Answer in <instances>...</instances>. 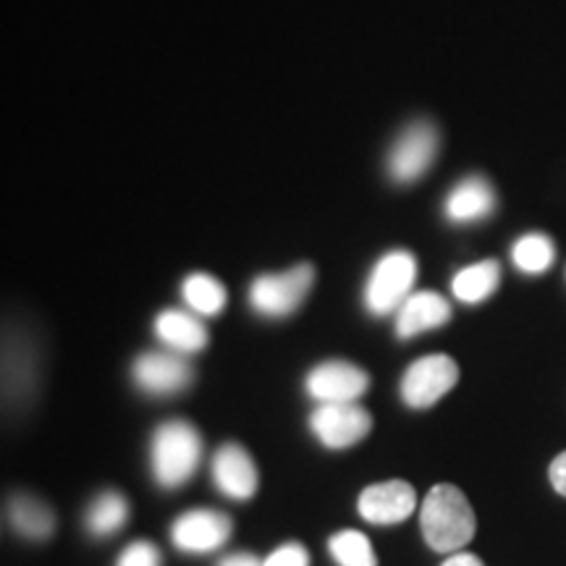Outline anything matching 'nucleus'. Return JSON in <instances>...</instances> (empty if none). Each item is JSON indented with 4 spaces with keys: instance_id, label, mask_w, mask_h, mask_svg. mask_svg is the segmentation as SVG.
Returning a JSON list of instances; mask_svg holds the SVG:
<instances>
[{
    "instance_id": "obj_7",
    "label": "nucleus",
    "mask_w": 566,
    "mask_h": 566,
    "mask_svg": "<svg viewBox=\"0 0 566 566\" xmlns=\"http://www.w3.org/2000/svg\"><path fill=\"white\" fill-rule=\"evenodd\" d=\"M438 153V132L430 122H417L401 132L388 155V174L394 181L412 184L428 174Z\"/></svg>"
},
{
    "instance_id": "obj_8",
    "label": "nucleus",
    "mask_w": 566,
    "mask_h": 566,
    "mask_svg": "<svg viewBox=\"0 0 566 566\" xmlns=\"http://www.w3.org/2000/svg\"><path fill=\"white\" fill-rule=\"evenodd\" d=\"M304 388L321 405H352L370 388V375L344 359H328L310 370Z\"/></svg>"
},
{
    "instance_id": "obj_9",
    "label": "nucleus",
    "mask_w": 566,
    "mask_h": 566,
    "mask_svg": "<svg viewBox=\"0 0 566 566\" xmlns=\"http://www.w3.org/2000/svg\"><path fill=\"white\" fill-rule=\"evenodd\" d=\"M134 384L150 396H174L192 386V365L179 352H147L132 367Z\"/></svg>"
},
{
    "instance_id": "obj_10",
    "label": "nucleus",
    "mask_w": 566,
    "mask_h": 566,
    "mask_svg": "<svg viewBox=\"0 0 566 566\" xmlns=\"http://www.w3.org/2000/svg\"><path fill=\"white\" fill-rule=\"evenodd\" d=\"M231 530V516L212 512V509H192L174 522L171 541L187 554H210L229 541Z\"/></svg>"
},
{
    "instance_id": "obj_16",
    "label": "nucleus",
    "mask_w": 566,
    "mask_h": 566,
    "mask_svg": "<svg viewBox=\"0 0 566 566\" xmlns=\"http://www.w3.org/2000/svg\"><path fill=\"white\" fill-rule=\"evenodd\" d=\"M501 283V265L499 260H483V263L467 265L451 281V292L459 302L478 304L485 302L488 296L495 294Z\"/></svg>"
},
{
    "instance_id": "obj_22",
    "label": "nucleus",
    "mask_w": 566,
    "mask_h": 566,
    "mask_svg": "<svg viewBox=\"0 0 566 566\" xmlns=\"http://www.w3.org/2000/svg\"><path fill=\"white\" fill-rule=\"evenodd\" d=\"M160 564H163L160 551L147 541H137L132 543V546H126L116 562V566H160Z\"/></svg>"
},
{
    "instance_id": "obj_19",
    "label": "nucleus",
    "mask_w": 566,
    "mask_h": 566,
    "mask_svg": "<svg viewBox=\"0 0 566 566\" xmlns=\"http://www.w3.org/2000/svg\"><path fill=\"white\" fill-rule=\"evenodd\" d=\"M181 296L197 315H218L226 307V286L210 273H192L181 283Z\"/></svg>"
},
{
    "instance_id": "obj_13",
    "label": "nucleus",
    "mask_w": 566,
    "mask_h": 566,
    "mask_svg": "<svg viewBox=\"0 0 566 566\" xmlns=\"http://www.w3.org/2000/svg\"><path fill=\"white\" fill-rule=\"evenodd\" d=\"M451 321V304L438 292H415L396 313L399 338L420 336L424 331L441 328Z\"/></svg>"
},
{
    "instance_id": "obj_17",
    "label": "nucleus",
    "mask_w": 566,
    "mask_h": 566,
    "mask_svg": "<svg viewBox=\"0 0 566 566\" xmlns=\"http://www.w3.org/2000/svg\"><path fill=\"white\" fill-rule=\"evenodd\" d=\"M9 520L13 530L27 541H45L55 530V514L34 495H13Z\"/></svg>"
},
{
    "instance_id": "obj_15",
    "label": "nucleus",
    "mask_w": 566,
    "mask_h": 566,
    "mask_svg": "<svg viewBox=\"0 0 566 566\" xmlns=\"http://www.w3.org/2000/svg\"><path fill=\"white\" fill-rule=\"evenodd\" d=\"M155 334L168 349L179 354H197L208 346V328L200 323V317L181 313V310H163L155 317Z\"/></svg>"
},
{
    "instance_id": "obj_6",
    "label": "nucleus",
    "mask_w": 566,
    "mask_h": 566,
    "mask_svg": "<svg viewBox=\"0 0 566 566\" xmlns=\"http://www.w3.org/2000/svg\"><path fill=\"white\" fill-rule=\"evenodd\" d=\"M310 430L325 449H349L370 436L373 415L367 409L352 405H321L310 415Z\"/></svg>"
},
{
    "instance_id": "obj_12",
    "label": "nucleus",
    "mask_w": 566,
    "mask_h": 566,
    "mask_svg": "<svg viewBox=\"0 0 566 566\" xmlns=\"http://www.w3.org/2000/svg\"><path fill=\"white\" fill-rule=\"evenodd\" d=\"M212 480L223 495L233 501H250L258 493L260 475L250 451L239 443H223L212 457Z\"/></svg>"
},
{
    "instance_id": "obj_23",
    "label": "nucleus",
    "mask_w": 566,
    "mask_h": 566,
    "mask_svg": "<svg viewBox=\"0 0 566 566\" xmlns=\"http://www.w3.org/2000/svg\"><path fill=\"white\" fill-rule=\"evenodd\" d=\"M263 566H310V554L300 543H286V546L275 548Z\"/></svg>"
},
{
    "instance_id": "obj_21",
    "label": "nucleus",
    "mask_w": 566,
    "mask_h": 566,
    "mask_svg": "<svg viewBox=\"0 0 566 566\" xmlns=\"http://www.w3.org/2000/svg\"><path fill=\"white\" fill-rule=\"evenodd\" d=\"M331 556L338 566H378L370 537L359 530H342L328 541Z\"/></svg>"
},
{
    "instance_id": "obj_20",
    "label": "nucleus",
    "mask_w": 566,
    "mask_h": 566,
    "mask_svg": "<svg viewBox=\"0 0 566 566\" xmlns=\"http://www.w3.org/2000/svg\"><path fill=\"white\" fill-rule=\"evenodd\" d=\"M554 258H556V247L546 233H525V237L516 239V244L512 247L514 265L527 275L546 273L548 268L554 265Z\"/></svg>"
},
{
    "instance_id": "obj_24",
    "label": "nucleus",
    "mask_w": 566,
    "mask_h": 566,
    "mask_svg": "<svg viewBox=\"0 0 566 566\" xmlns=\"http://www.w3.org/2000/svg\"><path fill=\"white\" fill-rule=\"evenodd\" d=\"M548 475H551V485H554V491L562 493L566 499V451L551 462Z\"/></svg>"
},
{
    "instance_id": "obj_26",
    "label": "nucleus",
    "mask_w": 566,
    "mask_h": 566,
    "mask_svg": "<svg viewBox=\"0 0 566 566\" xmlns=\"http://www.w3.org/2000/svg\"><path fill=\"white\" fill-rule=\"evenodd\" d=\"M218 566H263V562L252 554H231V556H226Z\"/></svg>"
},
{
    "instance_id": "obj_2",
    "label": "nucleus",
    "mask_w": 566,
    "mask_h": 566,
    "mask_svg": "<svg viewBox=\"0 0 566 566\" xmlns=\"http://www.w3.org/2000/svg\"><path fill=\"white\" fill-rule=\"evenodd\" d=\"M202 459V436L187 420L163 422L153 436V475L163 488H181Z\"/></svg>"
},
{
    "instance_id": "obj_25",
    "label": "nucleus",
    "mask_w": 566,
    "mask_h": 566,
    "mask_svg": "<svg viewBox=\"0 0 566 566\" xmlns=\"http://www.w3.org/2000/svg\"><path fill=\"white\" fill-rule=\"evenodd\" d=\"M441 566H485L483 558L475 554H467V551H457V554H449V558Z\"/></svg>"
},
{
    "instance_id": "obj_1",
    "label": "nucleus",
    "mask_w": 566,
    "mask_h": 566,
    "mask_svg": "<svg viewBox=\"0 0 566 566\" xmlns=\"http://www.w3.org/2000/svg\"><path fill=\"white\" fill-rule=\"evenodd\" d=\"M422 537L438 554H457L478 533V520L467 495L451 483H438L420 509Z\"/></svg>"
},
{
    "instance_id": "obj_5",
    "label": "nucleus",
    "mask_w": 566,
    "mask_h": 566,
    "mask_svg": "<svg viewBox=\"0 0 566 566\" xmlns=\"http://www.w3.org/2000/svg\"><path fill=\"white\" fill-rule=\"evenodd\" d=\"M459 384V365L449 354H424L401 378V401L412 409L438 405Z\"/></svg>"
},
{
    "instance_id": "obj_4",
    "label": "nucleus",
    "mask_w": 566,
    "mask_h": 566,
    "mask_svg": "<svg viewBox=\"0 0 566 566\" xmlns=\"http://www.w3.org/2000/svg\"><path fill=\"white\" fill-rule=\"evenodd\" d=\"M315 283V268L310 263L294 265L283 273L258 275L250 286V304L254 313L265 317H286L307 300Z\"/></svg>"
},
{
    "instance_id": "obj_11",
    "label": "nucleus",
    "mask_w": 566,
    "mask_h": 566,
    "mask_svg": "<svg viewBox=\"0 0 566 566\" xmlns=\"http://www.w3.org/2000/svg\"><path fill=\"white\" fill-rule=\"evenodd\" d=\"M417 506V493L407 480H386L359 493L357 509L370 525H399Z\"/></svg>"
},
{
    "instance_id": "obj_18",
    "label": "nucleus",
    "mask_w": 566,
    "mask_h": 566,
    "mask_svg": "<svg viewBox=\"0 0 566 566\" xmlns=\"http://www.w3.org/2000/svg\"><path fill=\"white\" fill-rule=\"evenodd\" d=\"M126 520H129V504H126L124 495L116 491H105L90 504L84 525H87L92 535L108 537L118 533L126 525Z\"/></svg>"
},
{
    "instance_id": "obj_3",
    "label": "nucleus",
    "mask_w": 566,
    "mask_h": 566,
    "mask_svg": "<svg viewBox=\"0 0 566 566\" xmlns=\"http://www.w3.org/2000/svg\"><path fill=\"white\" fill-rule=\"evenodd\" d=\"M417 279V260L412 252L394 250L378 260L365 286V304L373 315L384 317L399 313V307L409 300Z\"/></svg>"
},
{
    "instance_id": "obj_14",
    "label": "nucleus",
    "mask_w": 566,
    "mask_h": 566,
    "mask_svg": "<svg viewBox=\"0 0 566 566\" xmlns=\"http://www.w3.org/2000/svg\"><path fill=\"white\" fill-rule=\"evenodd\" d=\"M495 210V192L483 176L459 181L446 197V216L454 223H475Z\"/></svg>"
}]
</instances>
